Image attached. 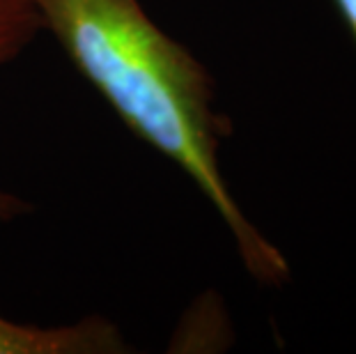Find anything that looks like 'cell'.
I'll list each match as a JSON object with an SVG mask.
<instances>
[{"mask_svg": "<svg viewBox=\"0 0 356 354\" xmlns=\"http://www.w3.org/2000/svg\"><path fill=\"white\" fill-rule=\"evenodd\" d=\"M42 28L136 136L177 163L237 244L246 272L283 285L290 265L241 212L218 163L230 122L214 111V83L193 54L159 28L138 0H35Z\"/></svg>", "mask_w": 356, "mask_h": 354, "instance_id": "1", "label": "cell"}, {"mask_svg": "<svg viewBox=\"0 0 356 354\" xmlns=\"http://www.w3.org/2000/svg\"><path fill=\"white\" fill-rule=\"evenodd\" d=\"M122 338L104 322L76 327H26L0 318V354H60V352H118Z\"/></svg>", "mask_w": 356, "mask_h": 354, "instance_id": "2", "label": "cell"}, {"mask_svg": "<svg viewBox=\"0 0 356 354\" xmlns=\"http://www.w3.org/2000/svg\"><path fill=\"white\" fill-rule=\"evenodd\" d=\"M40 30L35 0H0V65L17 58Z\"/></svg>", "mask_w": 356, "mask_h": 354, "instance_id": "3", "label": "cell"}, {"mask_svg": "<svg viewBox=\"0 0 356 354\" xmlns=\"http://www.w3.org/2000/svg\"><path fill=\"white\" fill-rule=\"evenodd\" d=\"M24 212H28V205L19 195L0 191V221H10V218L21 216Z\"/></svg>", "mask_w": 356, "mask_h": 354, "instance_id": "4", "label": "cell"}, {"mask_svg": "<svg viewBox=\"0 0 356 354\" xmlns=\"http://www.w3.org/2000/svg\"><path fill=\"white\" fill-rule=\"evenodd\" d=\"M333 3H336L340 17H343L347 30L356 42V0H333Z\"/></svg>", "mask_w": 356, "mask_h": 354, "instance_id": "5", "label": "cell"}]
</instances>
